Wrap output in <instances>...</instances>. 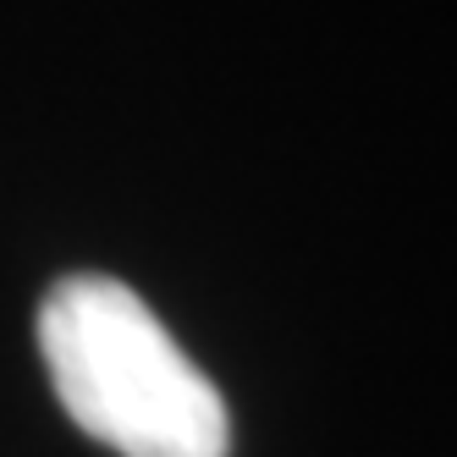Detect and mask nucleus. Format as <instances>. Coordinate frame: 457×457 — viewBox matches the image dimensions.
<instances>
[{
	"label": "nucleus",
	"instance_id": "1",
	"mask_svg": "<svg viewBox=\"0 0 457 457\" xmlns=\"http://www.w3.org/2000/svg\"><path fill=\"white\" fill-rule=\"evenodd\" d=\"M39 353L78 430L121 457H226L232 413L160 314L111 276H67L39 309Z\"/></svg>",
	"mask_w": 457,
	"mask_h": 457
}]
</instances>
